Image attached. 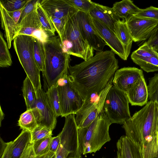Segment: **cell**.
I'll list each match as a JSON object with an SVG mask.
<instances>
[{
	"label": "cell",
	"instance_id": "obj_36",
	"mask_svg": "<svg viewBox=\"0 0 158 158\" xmlns=\"http://www.w3.org/2000/svg\"><path fill=\"white\" fill-rule=\"evenodd\" d=\"M30 0H11L0 1V4L8 12L20 9L25 6Z\"/></svg>",
	"mask_w": 158,
	"mask_h": 158
},
{
	"label": "cell",
	"instance_id": "obj_8",
	"mask_svg": "<svg viewBox=\"0 0 158 158\" xmlns=\"http://www.w3.org/2000/svg\"><path fill=\"white\" fill-rule=\"evenodd\" d=\"M69 74L63 77L57 83L62 117L75 114L85 102L73 85Z\"/></svg>",
	"mask_w": 158,
	"mask_h": 158
},
{
	"label": "cell",
	"instance_id": "obj_11",
	"mask_svg": "<svg viewBox=\"0 0 158 158\" xmlns=\"http://www.w3.org/2000/svg\"><path fill=\"white\" fill-rule=\"evenodd\" d=\"M76 16L78 26L84 39L94 50L97 52L103 51L107 44L91 23L89 14L78 11Z\"/></svg>",
	"mask_w": 158,
	"mask_h": 158
},
{
	"label": "cell",
	"instance_id": "obj_17",
	"mask_svg": "<svg viewBox=\"0 0 158 158\" xmlns=\"http://www.w3.org/2000/svg\"><path fill=\"white\" fill-rule=\"evenodd\" d=\"M116 158H143L141 148L126 135L121 136L116 143Z\"/></svg>",
	"mask_w": 158,
	"mask_h": 158
},
{
	"label": "cell",
	"instance_id": "obj_13",
	"mask_svg": "<svg viewBox=\"0 0 158 158\" xmlns=\"http://www.w3.org/2000/svg\"><path fill=\"white\" fill-rule=\"evenodd\" d=\"M90 21L99 33L107 45L122 60H126L129 56L126 49L115 33L102 23L91 17L89 14Z\"/></svg>",
	"mask_w": 158,
	"mask_h": 158
},
{
	"label": "cell",
	"instance_id": "obj_26",
	"mask_svg": "<svg viewBox=\"0 0 158 158\" xmlns=\"http://www.w3.org/2000/svg\"><path fill=\"white\" fill-rule=\"evenodd\" d=\"M22 91L27 110L35 108L37 100L35 91L32 82L27 76L23 82Z\"/></svg>",
	"mask_w": 158,
	"mask_h": 158
},
{
	"label": "cell",
	"instance_id": "obj_47",
	"mask_svg": "<svg viewBox=\"0 0 158 158\" xmlns=\"http://www.w3.org/2000/svg\"><path fill=\"white\" fill-rule=\"evenodd\" d=\"M35 158H56V154L55 153L49 151L43 155L35 156Z\"/></svg>",
	"mask_w": 158,
	"mask_h": 158
},
{
	"label": "cell",
	"instance_id": "obj_31",
	"mask_svg": "<svg viewBox=\"0 0 158 158\" xmlns=\"http://www.w3.org/2000/svg\"><path fill=\"white\" fill-rule=\"evenodd\" d=\"M12 63L8 44L5 40L2 33H0V66L7 67Z\"/></svg>",
	"mask_w": 158,
	"mask_h": 158
},
{
	"label": "cell",
	"instance_id": "obj_16",
	"mask_svg": "<svg viewBox=\"0 0 158 158\" xmlns=\"http://www.w3.org/2000/svg\"><path fill=\"white\" fill-rule=\"evenodd\" d=\"M132 106H142L148 102L147 85L144 76L139 78L126 93Z\"/></svg>",
	"mask_w": 158,
	"mask_h": 158
},
{
	"label": "cell",
	"instance_id": "obj_7",
	"mask_svg": "<svg viewBox=\"0 0 158 158\" xmlns=\"http://www.w3.org/2000/svg\"><path fill=\"white\" fill-rule=\"evenodd\" d=\"M126 93L112 85L105 98L103 110L111 124H123L131 117Z\"/></svg>",
	"mask_w": 158,
	"mask_h": 158
},
{
	"label": "cell",
	"instance_id": "obj_35",
	"mask_svg": "<svg viewBox=\"0 0 158 158\" xmlns=\"http://www.w3.org/2000/svg\"><path fill=\"white\" fill-rule=\"evenodd\" d=\"M148 98L150 101L158 103V73L149 78L147 85Z\"/></svg>",
	"mask_w": 158,
	"mask_h": 158
},
{
	"label": "cell",
	"instance_id": "obj_30",
	"mask_svg": "<svg viewBox=\"0 0 158 158\" xmlns=\"http://www.w3.org/2000/svg\"><path fill=\"white\" fill-rule=\"evenodd\" d=\"M157 55L158 53L146 41L137 50L133 52L131 55V58L134 62H135L146 58Z\"/></svg>",
	"mask_w": 158,
	"mask_h": 158
},
{
	"label": "cell",
	"instance_id": "obj_49",
	"mask_svg": "<svg viewBox=\"0 0 158 158\" xmlns=\"http://www.w3.org/2000/svg\"></svg>",
	"mask_w": 158,
	"mask_h": 158
},
{
	"label": "cell",
	"instance_id": "obj_48",
	"mask_svg": "<svg viewBox=\"0 0 158 158\" xmlns=\"http://www.w3.org/2000/svg\"><path fill=\"white\" fill-rule=\"evenodd\" d=\"M153 158H158V150L156 155Z\"/></svg>",
	"mask_w": 158,
	"mask_h": 158
},
{
	"label": "cell",
	"instance_id": "obj_22",
	"mask_svg": "<svg viewBox=\"0 0 158 158\" xmlns=\"http://www.w3.org/2000/svg\"><path fill=\"white\" fill-rule=\"evenodd\" d=\"M0 10L1 27L4 31L5 37L7 41L9 49H10L16 32L17 24L10 16L8 12L1 4Z\"/></svg>",
	"mask_w": 158,
	"mask_h": 158
},
{
	"label": "cell",
	"instance_id": "obj_46",
	"mask_svg": "<svg viewBox=\"0 0 158 158\" xmlns=\"http://www.w3.org/2000/svg\"><path fill=\"white\" fill-rule=\"evenodd\" d=\"M25 6L21 9H20L17 10L12 12L8 11L10 16L13 18L15 23L17 24L18 23L20 19L21 13Z\"/></svg>",
	"mask_w": 158,
	"mask_h": 158
},
{
	"label": "cell",
	"instance_id": "obj_23",
	"mask_svg": "<svg viewBox=\"0 0 158 158\" xmlns=\"http://www.w3.org/2000/svg\"><path fill=\"white\" fill-rule=\"evenodd\" d=\"M115 13L119 18L127 21L134 15L140 11L139 8L130 0H123L114 3L112 7Z\"/></svg>",
	"mask_w": 158,
	"mask_h": 158
},
{
	"label": "cell",
	"instance_id": "obj_5",
	"mask_svg": "<svg viewBox=\"0 0 158 158\" xmlns=\"http://www.w3.org/2000/svg\"><path fill=\"white\" fill-rule=\"evenodd\" d=\"M111 124L103 110L87 127L78 128V139L81 154L95 153L111 140L109 132Z\"/></svg>",
	"mask_w": 158,
	"mask_h": 158
},
{
	"label": "cell",
	"instance_id": "obj_21",
	"mask_svg": "<svg viewBox=\"0 0 158 158\" xmlns=\"http://www.w3.org/2000/svg\"><path fill=\"white\" fill-rule=\"evenodd\" d=\"M40 119V113L36 108L27 110L21 114L18 120V125L22 130L31 132L39 126Z\"/></svg>",
	"mask_w": 158,
	"mask_h": 158
},
{
	"label": "cell",
	"instance_id": "obj_6",
	"mask_svg": "<svg viewBox=\"0 0 158 158\" xmlns=\"http://www.w3.org/2000/svg\"><path fill=\"white\" fill-rule=\"evenodd\" d=\"M13 46L19 60L27 75L32 82L36 95L42 89L40 71L35 61L34 52V37L20 35L13 39Z\"/></svg>",
	"mask_w": 158,
	"mask_h": 158
},
{
	"label": "cell",
	"instance_id": "obj_1",
	"mask_svg": "<svg viewBox=\"0 0 158 158\" xmlns=\"http://www.w3.org/2000/svg\"><path fill=\"white\" fill-rule=\"evenodd\" d=\"M115 54L112 50L97 52L88 60L69 66L70 80L85 101L100 93L113 81L119 67Z\"/></svg>",
	"mask_w": 158,
	"mask_h": 158
},
{
	"label": "cell",
	"instance_id": "obj_9",
	"mask_svg": "<svg viewBox=\"0 0 158 158\" xmlns=\"http://www.w3.org/2000/svg\"><path fill=\"white\" fill-rule=\"evenodd\" d=\"M112 81L100 93L92 95L85 101L81 108L75 114L78 128L88 126L102 111L106 95L112 85Z\"/></svg>",
	"mask_w": 158,
	"mask_h": 158
},
{
	"label": "cell",
	"instance_id": "obj_32",
	"mask_svg": "<svg viewBox=\"0 0 158 158\" xmlns=\"http://www.w3.org/2000/svg\"><path fill=\"white\" fill-rule=\"evenodd\" d=\"M71 7L80 11L89 14L95 7L96 3L90 0H65Z\"/></svg>",
	"mask_w": 158,
	"mask_h": 158
},
{
	"label": "cell",
	"instance_id": "obj_10",
	"mask_svg": "<svg viewBox=\"0 0 158 158\" xmlns=\"http://www.w3.org/2000/svg\"><path fill=\"white\" fill-rule=\"evenodd\" d=\"M64 126L58 135L60 138V145L70 153L71 158H81L78 139V127L75 114L65 117Z\"/></svg>",
	"mask_w": 158,
	"mask_h": 158
},
{
	"label": "cell",
	"instance_id": "obj_33",
	"mask_svg": "<svg viewBox=\"0 0 158 158\" xmlns=\"http://www.w3.org/2000/svg\"><path fill=\"white\" fill-rule=\"evenodd\" d=\"M134 63L147 73L158 71V55L146 58Z\"/></svg>",
	"mask_w": 158,
	"mask_h": 158
},
{
	"label": "cell",
	"instance_id": "obj_19",
	"mask_svg": "<svg viewBox=\"0 0 158 158\" xmlns=\"http://www.w3.org/2000/svg\"><path fill=\"white\" fill-rule=\"evenodd\" d=\"M41 27L42 25L38 16L36 5L34 10L17 24L13 39L15 36L20 35L31 36L35 31Z\"/></svg>",
	"mask_w": 158,
	"mask_h": 158
},
{
	"label": "cell",
	"instance_id": "obj_41",
	"mask_svg": "<svg viewBox=\"0 0 158 158\" xmlns=\"http://www.w3.org/2000/svg\"><path fill=\"white\" fill-rule=\"evenodd\" d=\"M49 16L53 26L56 30V31L58 34L59 36H60L61 30L65 17L64 18L60 19L52 16Z\"/></svg>",
	"mask_w": 158,
	"mask_h": 158
},
{
	"label": "cell",
	"instance_id": "obj_27",
	"mask_svg": "<svg viewBox=\"0 0 158 158\" xmlns=\"http://www.w3.org/2000/svg\"><path fill=\"white\" fill-rule=\"evenodd\" d=\"M36 10L42 28L52 36L55 35L56 30L52 22L50 17L45 10L41 6L40 0L36 4Z\"/></svg>",
	"mask_w": 158,
	"mask_h": 158
},
{
	"label": "cell",
	"instance_id": "obj_15",
	"mask_svg": "<svg viewBox=\"0 0 158 158\" xmlns=\"http://www.w3.org/2000/svg\"><path fill=\"white\" fill-rule=\"evenodd\" d=\"M143 76L141 69L135 67H124L115 72L112 83L116 88L126 93L132 84Z\"/></svg>",
	"mask_w": 158,
	"mask_h": 158
},
{
	"label": "cell",
	"instance_id": "obj_2",
	"mask_svg": "<svg viewBox=\"0 0 158 158\" xmlns=\"http://www.w3.org/2000/svg\"><path fill=\"white\" fill-rule=\"evenodd\" d=\"M126 135L140 146L143 158L158 150V103L149 101L123 124Z\"/></svg>",
	"mask_w": 158,
	"mask_h": 158
},
{
	"label": "cell",
	"instance_id": "obj_40",
	"mask_svg": "<svg viewBox=\"0 0 158 158\" xmlns=\"http://www.w3.org/2000/svg\"><path fill=\"white\" fill-rule=\"evenodd\" d=\"M146 42L158 53V28L151 35Z\"/></svg>",
	"mask_w": 158,
	"mask_h": 158
},
{
	"label": "cell",
	"instance_id": "obj_4",
	"mask_svg": "<svg viewBox=\"0 0 158 158\" xmlns=\"http://www.w3.org/2000/svg\"><path fill=\"white\" fill-rule=\"evenodd\" d=\"M78 11L70 7L64 18L59 36L63 48L69 54L87 61L94 56V50L80 32L76 16Z\"/></svg>",
	"mask_w": 158,
	"mask_h": 158
},
{
	"label": "cell",
	"instance_id": "obj_28",
	"mask_svg": "<svg viewBox=\"0 0 158 158\" xmlns=\"http://www.w3.org/2000/svg\"><path fill=\"white\" fill-rule=\"evenodd\" d=\"M34 37V57L38 67L44 76L45 73V53L43 42Z\"/></svg>",
	"mask_w": 158,
	"mask_h": 158
},
{
	"label": "cell",
	"instance_id": "obj_29",
	"mask_svg": "<svg viewBox=\"0 0 158 158\" xmlns=\"http://www.w3.org/2000/svg\"><path fill=\"white\" fill-rule=\"evenodd\" d=\"M48 100L56 116H61L58 93L56 83L49 88L46 92Z\"/></svg>",
	"mask_w": 158,
	"mask_h": 158
},
{
	"label": "cell",
	"instance_id": "obj_3",
	"mask_svg": "<svg viewBox=\"0 0 158 158\" xmlns=\"http://www.w3.org/2000/svg\"><path fill=\"white\" fill-rule=\"evenodd\" d=\"M45 53V77L48 88L68 74L70 56L64 49L59 35L43 42Z\"/></svg>",
	"mask_w": 158,
	"mask_h": 158
},
{
	"label": "cell",
	"instance_id": "obj_37",
	"mask_svg": "<svg viewBox=\"0 0 158 158\" xmlns=\"http://www.w3.org/2000/svg\"><path fill=\"white\" fill-rule=\"evenodd\" d=\"M52 131L44 126H38L31 132V143L43 138L52 136Z\"/></svg>",
	"mask_w": 158,
	"mask_h": 158
},
{
	"label": "cell",
	"instance_id": "obj_20",
	"mask_svg": "<svg viewBox=\"0 0 158 158\" xmlns=\"http://www.w3.org/2000/svg\"><path fill=\"white\" fill-rule=\"evenodd\" d=\"M40 3L49 16L60 19L65 17L71 7L65 0H42Z\"/></svg>",
	"mask_w": 158,
	"mask_h": 158
},
{
	"label": "cell",
	"instance_id": "obj_12",
	"mask_svg": "<svg viewBox=\"0 0 158 158\" xmlns=\"http://www.w3.org/2000/svg\"><path fill=\"white\" fill-rule=\"evenodd\" d=\"M125 21L135 42L148 39L158 28V21L140 18L134 15Z\"/></svg>",
	"mask_w": 158,
	"mask_h": 158
},
{
	"label": "cell",
	"instance_id": "obj_14",
	"mask_svg": "<svg viewBox=\"0 0 158 158\" xmlns=\"http://www.w3.org/2000/svg\"><path fill=\"white\" fill-rule=\"evenodd\" d=\"M36 97L35 107L38 110L41 117L39 126L52 131L56 127L57 117L50 105L46 92L42 88L39 90Z\"/></svg>",
	"mask_w": 158,
	"mask_h": 158
},
{
	"label": "cell",
	"instance_id": "obj_39",
	"mask_svg": "<svg viewBox=\"0 0 158 158\" xmlns=\"http://www.w3.org/2000/svg\"><path fill=\"white\" fill-rule=\"evenodd\" d=\"M38 1V0H30L23 10L17 24L19 23L26 16L34 10Z\"/></svg>",
	"mask_w": 158,
	"mask_h": 158
},
{
	"label": "cell",
	"instance_id": "obj_43",
	"mask_svg": "<svg viewBox=\"0 0 158 158\" xmlns=\"http://www.w3.org/2000/svg\"><path fill=\"white\" fill-rule=\"evenodd\" d=\"M60 143V138L58 135L53 137L50 144V151L56 153L59 147Z\"/></svg>",
	"mask_w": 158,
	"mask_h": 158
},
{
	"label": "cell",
	"instance_id": "obj_24",
	"mask_svg": "<svg viewBox=\"0 0 158 158\" xmlns=\"http://www.w3.org/2000/svg\"><path fill=\"white\" fill-rule=\"evenodd\" d=\"M114 31L115 35L125 46L129 56L133 40L124 19H119L115 23Z\"/></svg>",
	"mask_w": 158,
	"mask_h": 158
},
{
	"label": "cell",
	"instance_id": "obj_44",
	"mask_svg": "<svg viewBox=\"0 0 158 158\" xmlns=\"http://www.w3.org/2000/svg\"><path fill=\"white\" fill-rule=\"evenodd\" d=\"M56 158H71L70 157V153L61 145L56 153Z\"/></svg>",
	"mask_w": 158,
	"mask_h": 158
},
{
	"label": "cell",
	"instance_id": "obj_34",
	"mask_svg": "<svg viewBox=\"0 0 158 158\" xmlns=\"http://www.w3.org/2000/svg\"><path fill=\"white\" fill-rule=\"evenodd\" d=\"M52 138V136H49L32 143L35 156L43 155L50 151V144Z\"/></svg>",
	"mask_w": 158,
	"mask_h": 158
},
{
	"label": "cell",
	"instance_id": "obj_42",
	"mask_svg": "<svg viewBox=\"0 0 158 158\" xmlns=\"http://www.w3.org/2000/svg\"><path fill=\"white\" fill-rule=\"evenodd\" d=\"M32 143L28 144L19 158H35Z\"/></svg>",
	"mask_w": 158,
	"mask_h": 158
},
{
	"label": "cell",
	"instance_id": "obj_38",
	"mask_svg": "<svg viewBox=\"0 0 158 158\" xmlns=\"http://www.w3.org/2000/svg\"><path fill=\"white\" fill-rule=\"evenodd\" d=\"M140 18L158 21V8L152 6L144 9H141L139 12L134 15Z\"/></svg>",
	"mask_w": 158,
	"mask_h": 158
},
{
	"label": "cell",
	"instance_id": "obj_45",
	"mask_svg": "<svg viewBox=\"0 0 158 158\" xmlns=\"http://www.w3.org/2000/svg\"><path fill=\"white\" fill-rule=\"evenodd\" d=\"M13 141L7 143V144L3 152L0 155L1 158H10V154Z\"/></svg>",
	"mask_w": 158,
	"mask_h": 158
},
{
	"label": "cell",
	"instance_id": "obj_25",
	"mask_svg": "<svg viewBox=\"0 0 158 158\" xmlns=\"http://www.w3.org/2000/svg\"><path fill=\"white\" fill-rule=\"evenodd\" d=\"M31 132L22 130L12 142L10 158H19L28 144L31 142Z\"/></svg>",
	"mask_w": 158,
	"mask_h": 158
},
{
	"label": "cell",
	"instance_id": "obj_18",
	"mask_svg": "<svg viewBox=\"0 0 158 158\" xmlns=\"http://www.w3.org/2000/svg\"><path fill=\"white\" fill-rule=\"evenodd\" d=\"M89 14L92 17L102 23L114 33V24L120 18L117 16L112 8L96 3L95 7Z\"/></svg>",
	"mask_w": 158,
	"mask_h": 158
}]
</instances>
